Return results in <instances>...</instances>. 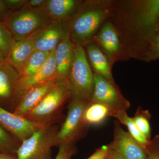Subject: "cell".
<instances>
[{
    "mask_svg": "<svg viewBox=\"0 0 159 159\" xmlns=\"http://www.w3.org/2000/svg\"><path fill=\"white\" fill-rule=\"evenodd\" d=\"M68 80L71 100L90 101L94 89V74L83 46L74 45L73 63Z\"/></svg>",
    "mask_w": 159,
    "mask_h": 159,
    "instance_id": "1",
    "label": "cell"
},
{
    "mask_svg": "<svg viewBox=\"0 0 159 159\" xmlns=\"http://www.w3.org/2000/svg\"><path fill=\"white\" fill-rule=\"evenodd\" d=\"M69 98L70 93L67 78L58 81L42 100L23 117L43 126L53 125Z\"/></svg>",
    "mask_w": 159,
    "mask_h": 159,
    "instance_id": "2",
    "label": "cell"
},
{
    "mask_svg": "<svg viewBox=\"0 0 159 159\" xmlns=\"http://www.w3.org/2000/svg\"><path fill=\"white\" fill-rule=\"evenodd\" d=\"M52 21L42 8H24L7 16L5 22L14 40L25 39Z\"/></svg>",
    "mask_w": 159,
    "mask_h": 159,
    "instance_id": "3",
    "label": "cell"
},
{
    "mask_svg": "<svg viewBox=\"0 0 159 159\" xmlns=\"http://www.w3.org/2000/svg\"><path fill=\"white\" fill-rule=\"evenodd\" d=\"M59 129L57 125H46L38 129L21 143L15 159H50L51 148L55 146Z\"/></svg>",
    "mask_w": 159,
    "mask_h": 159,
    "instance_id": "4",
    "label": "cell"
},
{
    "mask_svg": "<svg viewBox=\"0 0 159 159\" xmlns=\"http://www.w3.org/2000/svg\"><path fill=\"white\" fill-rule=\"evenodd\" d=\"M89 102L71 100L66 118L57 133L55 146L65 143L75 144L84 136L89 126L84 120V113Z\"/></svg>",
    "mask_w": 159,
    "mask_h": 159,
    "instance_id": "5",
    "label": "cell"
},
{
    "mask_svg": "<svg viewBox=\"0 0 159 159\" xmlns=\"http://www.w3.org/2000/svg\"><path fill=\"white\" fill-rule=\"evenodd\" d=\"M114 139L107 145V159H148L145 148L125 131L119 121L114 123Z\"/></svg>",
    "mask_w": 159,
    "mask_h": 159,
    "instance_id": "6",
    "label": "cell"
},
{
    "mask_svg": "<svg viewBox=\"0 0 159 159\" xmlns=\"http://www.w3.org/2000/svg\"><path fill=\"white\" fill-rule=\"evenodd\" d=\"M70 27L66 21L52 20L28 38L35 50L50 52L63 41L69 39Z\"/></svg>",
    "mask_w": 159,
    "mask_h": 159,
    "instance_id": "7",
    "label": "cell"
},
{
    "mask_svg": "<svg viewBox=\"0 0 159 159\" xmlns=\"http://www.w3.org/2000/svg\"><path fill=\"white\" fill-rule=\"evenodd\" d=\"M102 103L113 111V116L117 112L126 111L130 103L122 97L115 84L106 80L99 74H94V89L90 101Z\"/></svg>",
    "mask_w": 159,
    "mask_h": 159,
    "instance_id": "8",
    "label": "cell"
},
{
    "mask_svg": "<svg viewBox=\"0 0 159 159\" xmlns=\"http://www.w3.org/2000/svg\"><path fill=\"white\" fill-rule=\"evenodd\" d=\"M107 12L102 9H90L78 15L71 27L74 45L82 46L87 42L106 17Z\"/></svg>",
    "mask_w": 159,
    "mask_h": 159,
    "instance_id": "9",
    "label": "cell"
},
{
    "mask_svg": "<svg viewBox=\"0 0 159 159\" xmlns=\"http://www.w3.org/2000/svg\"><path fill=\"white\" fill-rule=\"evenodd\" d=\"M20 76L7 61L0 64V107L14 111L20 95L18 89Z\"/></svg>",
    "mask_w": 159,
    "mask_h": 159,
    "instance_id": "10",
    "label": "cell"
},
{
    "mask_svg": "<svg viewBox=\"0 0 159 159\" xmlns=\"http://www.w3.org/2000/svg\"><path fill=\"white\" fill-rule=\"evenodd\" d=\"M0 125L20 143L44 126L1 107Z\"/></svg>",
    "mask_w": 159,
    "mask_h": 159,
    "instance_id": "11",
    "label": "cell"
},
{
    "mask_svg": "<svg viewBox=\"0 0 159 159\" xmlns=\"http://www.w3.org/2000/svg\"><path fill=\"white\" fill-rule=\"evenodd\" d=\"M60 80L55 77L25 91L20 97L13 113L21 116L32 110L45 97Z\"/></svg>",
    "mask_w": 159,
    "mask_h": 159,
    "instance_id": "12",
    "label": "cell"
},
{
    "mask_svg": "<svg viewBox=\"0 0 159 159\" xmlns=\"http://www.w3.org/2000/svg\"><path fill=\"white\" fill-rule=\"evenodd\" d=\"M159 21V0L141 2L137 9L136 22L139 29L147 39L155 33Z\"/></svg>",
    "mask_w": 159,
    "mask_h": 159,
    "instance_id": "13",
    "label": "cell"
},
{
    "mask_svg": "<svg viewBox=\"0 0 159 159\" xmlns=\"http://www.w3.org/2000/svg\"><path fill=\"white\" fill-rule=\"evenodd\" d=\"M55 49L50 52L48 59L40 68L32 76L20 77L19 81L18 89L20 96L29 89L43 83L55 77L56 73Z\"/></svg>",
    "mask_w": 159,
    "mask_h": 159,
    "instance_id": "14",
    "label": "cell"
},
{
    "mask_svg": "<svg viewBox=\"0 0 159 159\" xmlns=\"http://www.w3.org/2000/svg\"><path fill=\"white\" fill-rule=\"evenodd\" d=\"M34 51L33 43L29 38L13 40L6 60L21 77L26 63Z\"/></svg>",
    "mask_w": 159,
    "mask_h": 159,
    "instance_id": "15",
    "label": "cell"
},
{
    "mask_svg": "<svg viewBox=\"0 0 159 159\" xmlns=\"http://www.w3.org/2000/svg\"><path fill=\"white\" fill-rule=\"evenodd\" d=\"M74 48V44L68 39L61 42L55 49V77L57 80H64L68 77L73 63Z\"/></svg>",
    "mask_w": 159,
    "mask_h": 159,
    "instance_id": "16",
    "label": "cell"
},
{
    "mask_svg": "<svg viewBox=\"0 0 159 159\" xmlns=\"http://www.w3.org/2000/svg\"><path fill=\"white\" fill-rule=\"evenodd\" d=\"M86 50L89 59L96 74H99L108 81L114 83L107 58L97 45L88 43Z\"/></svg>",
    "mask_w": 159,
    "mask_h": 159,
    "instance_id": "17",
    "label": "cell"
},
{
    "mask_svg": "<svg viewBox=\"0 0 159 159\" xmlns=\"http://www.w3.org/2000/svg\"><path fill=\"white\" fill-rule=\"evenodd\" d=\"M76 6L77 2L74 0H48L43 9L52 20L66 21Z\"/></svg>",
    "mask_w": 159,
    "mask_h": 159,
    "instance_id": "18",
    "label": "cell"
},
{
    "mask_svg": "<svg viewBox=\"0 0 159 159\" xmlns=\"http://www.w3.org/2000/svg\"><path fill=\"white\" fill-rule=\"evenodd\" d=\"M113 116V111L108 107L102 103L90 101L84 113V120L88 125H98L108 117Z\"/></svg>",
    "mask_w": 159,
    "mask_h": 159,
    "instance_id": "19",
    "label": "cell"
},
{
    "mask_svg": "<svg viewBox=\"0 0 159 159\" xmlns=\"http://www.w3.org/2000/svg\"><path fill=\"white\" fill-rule=\"evenodd\" d=\"M98 39L109 56H112L119 51V41L115 28L110 23L103 25L99 32Z\"/></svg>",
    "mask_w": 159,
    "mask_h": 159,
    "instance_id": "20",
    "label": "cell"
},
{
    "mask_svg": "<svg viewBox=\"0 0 159 159\" xmlns=\"http://www.w3.org/2000/svg\"><path fill=\"white\" fill-rule=\"evenodd\" d=\"M113 117L116 118L120 123L125 125L128 129V132L136 141L145 148L148 145V141L138 129L133 119L129 116L126 111L117 112Z\"/></svg>",
    "mask_w": 159,
    "mask_h": 159,
    "instance_id": "21",
    "label": "cell"
},
{
    "mask_svg": "<svg viewBox=\"0 0 159 159\" xmlns=\"http://www.w3.org/2000/svg\"><path fill=\"white\" fill-rule=\"evenodd\" d=\"M50 53L35 50L29 57L21 77H29L35 74L45 62Z\"/></svg>",
    "mask_w": 159,
    "mask_h": 159,
    "instance_id": "22",
    "label": "cell"
},
{
    "mask_svg": "<svg viewBox=\"0 0 159 159\" xmlns=\"http://www.w3.org/2000/svg\"><path fill=\"white\" fill-rule=\"evenodd\" d=\"M21 143L0 125V153L15 157Z\"/></svg>",
    "mask_w": 159,
    "mask_h": 159,
    "instance_id": "23",
    "label": "cell"
},
{
    "mask_svg": "<svg viewBox=\"0 0 159 159\" xmlns=\"http://www.w3.org/2000/svg\"><path fill=\"white\" fill-rule=\"evenodd\" d=\"M151 115L148 110L138 108L134 117L133 118L138 129L148 141L151 140V132L150 119Z\"/></svg>",
    "mask_w": 159,
    "mask_h": 159,
    "instance_id": "24",
    "label": "cell"
},
{
    "mask_svg": "<svg viewBox=\"0 0 159 159\" xmlns=\"http://www.w3.org/2000/svg\"><path fill=\"white\" fill-rule=\"evenodd\" d=\"M13 39L5 23L0 21V51L6 58Z\"/></svg>",
    "mask_w": 159,
    "mask_h": 159,
    "instance_id": "25",
    "label": "cell"
},
{
    "mask_svg": "<svg viewBox=\"0 0 159 159\" xmlns=\"http://www.w3.org/2000/svg\"><path fill=\"white\" fill-rule=\"evenodd\" d=\"M148 50L146 54L148 61L159 59V34L155 33L148 39Z\"/></svg>",
    "mask_w": 159,
    "mask_h": 159,
    "instance_id": "26",
    "label": "cell"
},
{
    "mask_svg": "<svg viewBox=\"0 0 159 159\" xmlns=\"http://www.w3.org/2000/svg\"><path fill=\"white\" fill-rule=\"evenodd\" d=\"M58 147V152L54 159H71L77 152L75 144L65 143Z\"/></svg>",
    "mask_w": 159,
    "mask_h": 159,
    "instance_id": "27",
    "label": "cell"
},
{
    "mask_svg": "<svg viewBox=\"0 0 159 159\" xmlns=\"http://www.w3.org/2000/svg\"><path fill=\"white\" fill-rule=\"evenodd\" d=\"M145 148L148 159H159V135L151 139Z\"/></svg>",
    "mask_w": 159,
    "mask_h": 159,
    "instance_id": "28",
    "label": "cell"
},
{
    "mask_svg": "<svg viewBox=\"0 0 159 159\" xmlns=\"http://www.w3.org/2000/svg\"><path fill=\"white\" fill-rule=\"evenodd\" d=\"M3 1L6 9L7 8L11 9H22L27 2L24 0H5Z\"/></svg>",
    "mask_w": 159,
    "mask_h": 159,
    "instance_id": "29",
    "label": "cell"
},
{
    "mask_svg": "<svg viewBox=\"0 0 159 159\" xmlns=\"http://www.w3.org/2000/svg\"><path fill=\"white\" fill-rule=\"evenodd\" d=\"M108 146H102L97 149L90 157L87 159H107Z\"/></svg>",
    "mask_w": 159,
    "mask_h": 159,
    "instance_id": "30",
    "label": "cell"
},
{
    "mask_svg": "<svg viewBox=\"0 0 159 159\" xmlns=\"http://www.w3.org/2000/svg\"><path fill=\"white\" fill-rule=\"evenodd\" d=\"M46 1L45 0H30L27 1L24 8L37 9L43 7Z\"/></svg>",
    "mask_w": 159,
    "mask_h": 159,
    "instance_id": "31",
    "label": "cell"
},
{
    "mask_svg": "<svg viewBox=\"0 0 159 159\" xmlns=\"http://www.w3.org/2000/svg\"><path fill=\"white\" fill-rule=\"evenodd\" d=\"M7 15V11L5 4L3 1L0 0V20H2L5 21ZM0 21H1L0 20Z\"/></svg>",
    "mask_w": 159,
    "mask_h": 159,
    "instance_id": "32",
    "label": "cell"
},
{
    "mask_svg": "<svg viewBox=\"0 0 159 159\" xmlns=\"http://www.w3.org/2000/svg\"><path fill=\"white\" fill-rule=\"evenodd\" d=\"M0 159H15V157L5 154L0 153Z\"/></svg>",
    "mask_w": 159,
    "mask_h": 159,
    "instance_id": "33",
    "label": "cell"
},
{
    "mask_svg": "<svg viewBox=\"0 0 159 159\" xmlns=\"http://www.w3.org/2000/svg\"><path fill=\"white\" fill-rule=\"evenodd\" d=\"M6 58L4 57V55L0 51V64L6 61Z\"/></svg>",
    "mask_w": 159,
    "mask_h": 159,
    "instance_id": "34",
    "label": "cell"
},
{
    "mask_svg": "<svg viewBox=\"0 0 159 159\" xmlns=\"http://www.w3.org/2000/svg\"><path fill=\"white\" fill-rule=\"evenodd\" d=\"M155 33L159 34V21L157 25Z\"/></svg>",
    "mask_w": 159,
    "mask_h": 159,
    "instance_id": "35",
    "label": "cell"
}]
</instances>
